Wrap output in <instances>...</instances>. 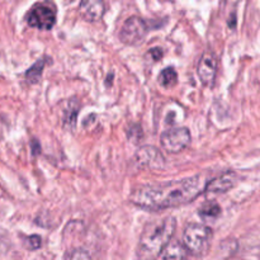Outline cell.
Instances as JSON below:
<instances>
[{"label":"cell","mask_w":260,"mask_h":260,"mask_svg":"<svg viewBox=\"0 0 260 260\" xmlns=\"http://www.w3.org/2000/svg\"><path fill=\"white\" fill-rule=\"evenodd\" d=\"M201 175L161 184L142 185L132 192L129 202L146 211H164L193 202L205 190Z\"/></svg>","instance_id":"cell-1"},{"label":"cell","mask_w":260,"mask_h":260,"mask_svg":"<svg viewBox=\"0 0 260 260\" xmlns=\"http://www.w3.org/2000/svg\"><path fill=\"white\" fill-rule=\"evenodd\" d=\"M177 230V220L173 216L146 223L137 245V259L155 260L172 240Z\"/></svg>","instance_id":"cell-2"},{"label":"cell","mask_w":260,"mask_h":260,"mask_svg":"<svg viewBox=\"0 0 260 260\" xmlns=\"http://www.w3.org/2000/svg\"><path fill=\"white\" fill-rule=\"evenodd\" d=\"M213 238L212 229L201 223H189L183 234V245L194 256H205L208 253Z\"/></svg>","instance_id":"cell-3"},{"label":"cell","mask_w":260,"mask_h":260,"mask_svg":"<svg viewBox=\"0 0 260 260\" xmlns=\"http://www.w3.org/2000/svg\"><path fill=\"white\" fill-rule=\"evenodd\" d=\"M56 8L51 2H41L33 5L25 14V22L29 27L40 30H50L56 24Z\"/></svg>","instance_id":"cell-4"},{"label":"cell","mask_w":260,"mask_h":260,"mask_svg":"<svg viewBox=\"0 0 260 260\" xmlns=\"http://www.w3.org/2000/svg\"><path fill=\"white\" fill-rule=\"evenodd\" d=\"M147 33H149V24L142 18L134 15L122 25L119 40L126 46H140L145 42Z\"/></svg>","instance_id":"cell-5"},{"label":"cell","mask_w":260,"mask_h":260,"mask_svg":"<svg viewBox=\"0 0 260 260\" xmlns=\"http://www.w3.org/2000/svg\"><path fill=\"white\" fill-rule=\"evenodd\" d=\"M190 131L187 127H177L164 131L160 136L162 149L169 154H179L190 144Z\"/></svg>","instance_id":"cell-6"},{"label":"cell","mask_w":260,"mask_h":260,"mask_svg":"<svg viewBox=\"0 0 260 260\" xmlns=\"http://www.w3.org/2000/svg\"><path fill=\"white\" fill-rule=\"evenodd\" d=\"M134 161L140 169H149V170H161L165 167V159L161 152L155 146H145L139 147L135 152Z\"/></svg>","instance_id":"cell-7"},{"label":"cell","mask_w":260,"mask_h":260,"mask_svg":"<svg viewBox=\"0 0 260 260\" xmlns=\"http://www.w3.org/2000/svg\"><path fill=\"white\" fill-rule=\"evenodd\" d=\"M197 74L206 86H213L217 74V57L212 51L207 50L202 53L197 66Z\"/></svg>","instance_id":"cell-8"},{"label":"cell","mask_w":260,"mask_h":260,"mask_svg":"<svg viewBox=\"0 0 260 260\" xmlns=\"http://www.w3.org/2000/svg\"><path fill=\"white\" fill-rule=\"evenodd\" d=\"M236 182H238V175H236L235 172H231L230 170V172L223 173L220 177L206 183L203 193H213V194L226 193L235 187Z\"/></svg>","instance_id":"cell-9"},{"label":"cell","mask_w":260,"mask_h":260,"mask_svg":"<svg viewBox=\"0 0 260 260\" xmlns=\"http://www.w3.org/2000/svg\"><path fill=\"white\" fill-rule=\"evenodd\" d=\"M106 13L103 0H81L79 4V14L86 22H98Z\"/></svg>","instance_id":"cell-10"},{"label":"cell","mask_w":260,"mask_h":260,"mask_svg":"<svg viewBox=\"0 0 260 260\" xmlns=\"http://www.w3.org/2000/svg\"><path fill=\"white\" fill-rule=\"evenodd\" d=\"M161 254L162 260H188V250L179 241H169Z\"/></svg>","instance_id":"cell-11"},{"label":"cell","mask_w":260,"mask_h":260,"mask_svg":"<svg viewBox=\"0 0 260 260\" xmlns=\"http://www.w3.org/2000/svg\"><path fill=\"white\" fill-rule=\"evenodd\" d=\"M79 111H80V106H79L78 101L75 98L71 99L68 103V108H66L65 113H63V127L69 131L75 129Z\"/></svg>","instance_id":"cell-12"},{"label":"cell","mask_w":260,"mask_h":260,"mask_svg":"<svg viewBox=\"0 0 260 260\" xmlns=\"http://www.w3.org/2000/svg\"><path fill=\"white\" fill-rule=\"evenodd\" d=\"M48 58L50 57H42L38 61H36L27 71H25V81L29 84H37L41 80V76H42L43 70H45L46 65L48 62Z\"/></svg>","instance_id":"cell-13"},{"label":"cell","mask_w":260,"mask_h":260,"mask_svg":"<svg viewBox=\"0 0 260 260\" xmlns=\"http://www.w3.org/2000/svg\"><path fill=\"white\" fill-rule=\"evenodd\" d=\"M157 81H159V84L162 86V88H167V89H170L173 88V86L177 85L178 74L177 71H175V69L172 68V66L162 69L161 73H160L159 76H157Z\"/></svg>","instance_id":"cell-14"},{"label":"cell","mask_w":260,"mask_h":260,"mask_svg":"<svg viewBox=\"0 0 260 260\" xmlns=\"http://www.w3.org/2000/svg\"><path fill=\"white\" fill-rule=\"evenodd\" d=\"M200 216L205 220H216L221 215V207L217 202H206L202 207L200 208Z\"/></svg>","instance_id":"cell-15"},{"label":"cell","mask_w":260,"mask_h":260,"mask_svg":"<svg viewBox=\"0 0 260 260\" xmlns=\"http://www.w3.org/2000/svg\"><path fill=\"white\" fill-rule=\"evenodd\" d=\"M24 245L28 250H37L42 245V239L40 235H30L24 240Z\"/></svg>","instance_id":"cell-16"},{"label":"cell","mask_w":260,"mask_h":260,"mask_svg":"<svg viewBox=\"0 0 260 260\" xmlns=\"http://www.w3.org/2000/svg\"><path fill=\"white\" fill-rule=\"evenodd\" d=\"M142 136H144V132H142V128L140 124H134V126L129 127L128 131H127V137H128L132 142H139L140 140L142 139Z\"/></svg>","instance_id":"cell-17"},{"label":"cell","mask_w":260,"mask_h":260,"mask_svg":"<svg viewBox=\"0 0 260 260\" xmlns=\"http://www.w3.org/2000/svg\"><path fill=\"white\" fill-rule=\"evenodd\" d=\"M66 260H90V255L84 249H75L66 255Z\"/></svg>","instance_id":"cell-18"},{"label":"cell","mask_w":260,"mask_h":260,"mask_svg":"<svg viewBox=\"0 0 260 260\" xmlns=\"http://www.w3.org/2000/svg\"><path fill=\"white\" fill-rule=\"evenodd\" d=\"M149 55L151 56V58L154 61H160L162 58V56H164V51H162L160 47H154L150 50Z\"/></svg>","instance_id":"cell-19"},{"label":"cell","mask_w":260,"mask_h":260,"mask_svg":"<svg viewBox=\"0 0 260 260\" xmlns=\"http://www.w3.org/2000/svg\"><path fill=\"white\" fill-rule=\"evenodd\" d=\"M226 2H228L230 5H236L238 3H240L241 0H226Z\"/></svg>","instance_id":"cell-20"}]
</instances>
